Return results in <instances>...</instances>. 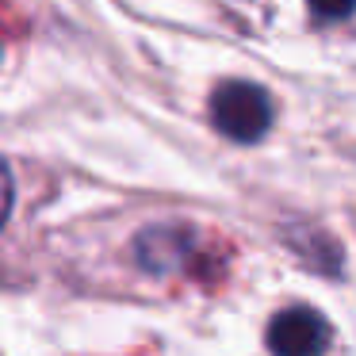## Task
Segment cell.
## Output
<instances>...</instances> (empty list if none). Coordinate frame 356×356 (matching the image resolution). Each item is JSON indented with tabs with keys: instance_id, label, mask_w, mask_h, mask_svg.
<instances>
[{
	"instance_id": "cell-3",
	"label": "cell",
	"mask_w": 356,
	"mask_h": 356,
	"mask_svg": "<svg viewBox=\"0 0 356 356\" xmlns=\"http://www.w3.org/2000/svg\"><path fill=\"white\" fill-rule=\"evenodd\" d=\"M330 341V325L310 307L280 310L268 325V348L272 356H322Z\"/></svg>"
},
{
	"instance_id": "cell-5",
	"label": "cell",
	"mask_w": 356,
	"mask_h": 356,
	"mask_svg": "<svg viewBox=\"0 0 356 356\" xmlns=\"http://www.w3.org/2000/svg\"><path fill=\"white\" fill-rule=\"evenodd\" d=\"M310 8L325 19H345L353 12V0H310Z\"/></svg>"
},
{
	"instance_id": "cell-1",
	"label": "cell",
	"mask_w": 356,
	"mask_h": 356,
	"mask_svg": "<svg viewBox=\"0 0 356 356\" xmlns=\"http://www.w3.org/2000/svg\"><path fill=\"white\" fill-rule=\"evenodd\" d=\"M211 119L234 142H261L272 127V100L253 81H222L211 96Z\"/></svg>"
},
{
	"instance_id": "cell-2",
	"label": "cell",
	"mask_w": 356,
	"mask_h": 356,
	"mask_svg": "<svg viewBox=\"0 0 356 356\" xmlns=\"http://www.w3.org/2000/svg\"><path fill=\"white\" fill-rule=\"evenodd\" d=\"M203 238L188 226H149L146 234H138L134 253L138 264L154 276H169V272H184L188 261L200 253Z\"/></svg>"
},
{
	"instance_id": "cell-4",
	"label": "cell",
	"mask_w": 356,
	"mask_h": 356,
	"mask_svg": "<svg viewBox=\"0 0 356 356\" xmlns=\"http://www.w3.org/2000/svg\"><path fill=\"white\" fill-rule=\"evenodd\" d=\"M12 200H16V184H12V169L4 161H0V230H4V222H8L12 215Z\"/></svg>"
}]
</instances>
